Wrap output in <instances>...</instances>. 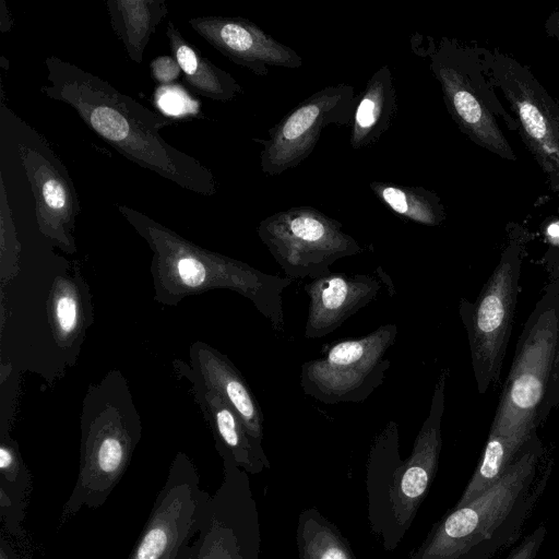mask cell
I'll return each mask as SVG.
<instances>
[{
	"label": "cell",
	"mask_w": 559,
	"mask_h": 559,
	"mask_svg": "<svg viewBox=\"0 0 559 559\" xmlns=\"http://www.w3.org/2000/svg\"><path fill=\"white\" fill-rule=\"evenodd\" d=\"M45 66L49 84L41 86L43 94L74 109L123 157L191 192L206 197L217 192L213 173L160 135L170 123L167 118L69 61L50 56Z\"/></svg>",
	"instance_id": "obj_1"
},
{
	"label": "cell",
	"mask_w": 559,
	"mask_h": 559,
	"mask_svg": "<svg viewBox=\"0 0 559 559\" xmlns=\"http://www.w3.org/2000/svg\"><path fill=\"white\" fill-rule=\"evenodd\" d=\"M537 433L502 476L473 501L453 508L431 528L408 559H491L520 537L551 474L542 468Z\"/></svg>",
	"instance_id": "obj_2"
},
{
	"label": "cell",
	"mask_w": 559,
	"mask_h": 559,
	"mask_svg": "<svg viewBox=\"0 0 559 559\" xmlns=\"http://www.w3.org/2000/svg\"><path fill=\"white\" fill-rule=\"evenodd\" d=\"M447 378L448 371L438 378L428 416L406 460L400 456L399 426L393 420L376 435L370 447L366 464L368 520L386 551H393L407 533L436 476Z\"/></svg>",
	"instance_id": "obj_3"
},
{
	"label": "cell",
	"mask_w": 559,
	"mask_h": 559,
	"mask_svg": "<svg viewBox=\"0 0 559 559\" xmlns=\"http://www.w3.org/2000/svg\"><path fill=\"white\" fill-rule=\"evenodd\" d=\"M559 348V293L545 292L524 323L489 433L526 442L545 420Z\"/></svg>",
	"instance_id": "obj_4"
},
{
	"label": "cell",
	"mask_w": 559,
	"mask_h": 559,
	"mask_svg": "<svg viewBox=\"0 0 559 559\" xmlns=\"http://www.w3.org/2000/svg\"><path fill=\"white\" fill-rule=\"evenodd\" d=\"M426 55L440 84L445 107L459 129L478 146L504 159L515 160L496 116L515 129L516 122L507 115L486 84L479 52L443 37Z\"/></svg>",
	"instance_id": "obj_5"
},
{
	"label": "cell",
	"mask_w": 559,
	"mask_h": 559,
	"mask_svg": "<svg viewBox=\"0 0 559 559\" xmlns=\"http://www.w3.org/2000/svg\"><path fill=\"white\" fill-rule=\"evenodd\" d=\"M523 257V241L511 239L477 299L460 302L459 313L467 333L472 368L480 394L492 389L500 378L515 313Z\"/></svg>",
	"instance_id": "obj_6"
},
{
	"label": "cell",
	"mask_w": 559,
	"mask_h": 559,
	"mask_svg": "<svg viewBox=\"0 0 559 559\" xmlns=\"http://www.w3.org/2000/svg\"><path fill=\"white\" fill-rule=\"evenodd\" d=\"M397 331L388 323L362 337L325 344L320 357L301 365L304 393L326 405L366 401L384 381Z\"/></svg>",
	"instance_id": "obj_7"
},
{
	"label": "cell",
	"mask_w": 559,
	"mask_h": 559,
	"mask_svg": "<svg viewBox=\"0 0 559 559\" xmlns=\"http://www.w3.org/2000/svg\"><path fill=\"white\" fill-rule=\"evenodd\" d=\"M261 241L290 278L311 280L330 274L338 259L364 251L342 224L312 206H294L262 219Z\"/></svg>",
	"instance_id": "obj_8"
},
{
	"label": "cell",
	"mask_w": 559,
	"mask_h": 559,
	"mask_svg": "<svg viewBox=\"0 0 559 559\" xmlns=\"http://www.w3.org/2000/svg\"><path fill=\"white\" fill-rule=\"evenodd\" d=\"M209 497L192 463L178 456L128 559H191Z\"/></svg>",
	"instance_id": "obj_9"
},
{
	"label": "cell",
	"mask_w": 559,
	"mask_h": 559,
	"mask_svg": "<svg viewBox=\"0 0 559 559\" xmlns=\"http://www.w3.org/2000/svg\"><path fill=\"white\" fill-rule=\"evenodd\" d=\"M484 70L503 93L515 115L518 130L559 192V107L528 69L511 57L481 49Z\"/></svg>",
	"instance_id": "obj_10"
},
{
	"label": "cell",
	"mask_w": 559,
	"mask_h": 559,
	"mask_svg": "<svg viewBox=\"0 0 559 559\" xmlns=\"http://www.w3.org/2000/svg\"><path fill=\"white\" fill-rule=\"evenodd\" d=\"M224 476L210 495L191 559H260V524L248 473L223 460Z\"/></svg>",
	"instance_id": "obj_11"
},
{
	"label": "cell",
	"mask_w": 559,
	"mask_h": 559,
	"mask_svg": "<svg viewBox=\"0 0 559 559\" xmlns=\"http://www.w3.org/2000/svg\"><path fill=\"white\" fill-rule=\"evenodd\" d=\"M357 104L354 87L345 83L325 86L307 97L269 130L262 144L260 166L266 176L297 167L314 150L329 124H352Z\"/></svg>",
	"instance_id": "obj_12"
},
{
	"label": "cell",
	"mask_w": 559,
	"mask_h": 559,
	"mask_svg": "<svg viewBox=\"0 0 559 559\" xmlns=\"http://www.w3.org/2000/svg\"><path fill=\"white\" fill-rule=\"evenodd\" d=\"M19 143L17 152L34 200L37 224L52 239L71 246L80 202L71 177L50 146L33 130Z\"/></svg>",
	"instance_id": "obj_13"
},
{
	"label": "cell",
	"mask_w": 559,
	"mask_h": 559,
	"mask_svg": "<svg viewBox=\"0 0 559 559\" xmlns=\"http://www.w3.org/2000/svg\"><path fill=\"white\" fill-rule=\"evenodd\" d=\"M189 26L231 62L266 76L270 67L297 69L302 58L253 22L240 16L192 17Z\"/></svg>",
	"instance_id": "obj_14"
},
{
	"label": "cell",
	"mask_w": 559,
	"mask_h": 559,
	"mask_svg": "<svg viewBox=\"0 0 559 559\" xmlns=\"http://www.w3.org/2000/svg\"><path fill=\"white\" fill-rule=\"evenodd\" d=\"M309 298L306 338H321L372 301L381 290L373 274L331 272L304 287Z\"/></svg>",
	"instance_id": "obj_15"
},
{
	"label": "cell",
	"mask_w": 559,
	"mask_h": 559,
	"mask_svg": "<svg viewBox=\"0 0 559 559\" xmlns=\"http://www.w3.org/2000/svg\"><path fill=\"white\" fill-rule=\"evenodd\" d=\"M396 106L392 72L389 66H382L357 96L349 135L352 148H366L378 142L391 127Z\"/></svg>",
	"instance_id": "obj_16"
},
{
	"label": "cell",
	"mask_w": 559,
	"mask_h": 559,
	"mask_svg": "<svg viewBox=\"0 0 559 559\" xmlns=\"http://www.w3.org/2000/svg\"><path fill=\"white\" fill-rule=\"evenodd\" d=\"M166 36L183 81L194 94L217 102H229L243 93L234 76L202 56L171 21L167 23Z\"/></svg>",
	"instance_id": "obj_17"
},
{
	"label": "cell",
	"mask_w": 559,
	"mask_h": 559,
	"mask_svg": "<svg viewBox=\"0 0 559 559\" xmlns=\"http://www.w3.org/2000/svg\"><path fill=\"white\" fill-rule=\"evenodd\" d=\"M111 27L130 60L143 61L151 36L167 15L165 0H108L105 2Z\"/></svg>",
	"instance_id": "obj_18"
},
{
	"label": "cell",
	"mask_w": 559,
	"mask_h": 559,
	"mask_svg": "<svg viewBox=\"0 0 559 559\" xmlns=\"http://www.w3.org/2000/svg\"><path fill=\"white\" fill-rule=\"evenodd\" d=\"M209 402L223 460H230L249 474L270 468L263 448L249 436L241 419L226 401L214 392L210 394Z\"/></svg>",
	"instance_id": "obj_19"
},
{
	"label": "cell",
	"mask_w": 559,
	"mask_h": 559,
	"mask_svg": "<svg viewBox=\"0 0 559 559\" xmlns=\"http://www.w3.org/2000/svg\"><path fill=\"white\" fill-rule=\"evenodd\" d=\"M207 369L215 392L236 412L254 442L262 447L263 414L245 379L222 357H213Z\"/></svg>",
	"instance_id": "obj_20"
},
{
	"label": "cell",
	"mask_w": 559,
	"mask_h": 559,
	"mask_svg": "<svg viewBox=\"0 0 559 559\" xmlns=\"http://www.w3.org/2000/svg\"><path fill=\"white\" fill-rule=\"evenodd\" d=\"M14 450L5 442L0 447V516L2 530L23 539L22 522L31 490V478Z\"/></svg>",
	"instance_id": "obj_21"
},
{
	"label": "cell",
	"mask_w": 559,
	"mask_h": 559,
	"mask_svg": "<svg viewBox=\"0 0 559 559\" xmlns=\"http://www.w3.org/2000/svg\"><path fill=\"white\" fill-rule=\"evenodd\" d=\"M369 187L382 204L411 222L433 227L445 218L440 198L424 187L382 181H371Z\"/></svg>",
	"instance_id": "obj_22"
},
{
	"label": "cell",
	"mask_w": 559,
	"mask_h": 559,
	"mask_svg": "<svg viewBox=\"0 0 559 559\" xmlns=\"http://www.w3.org/2000/svg\"><path fill=\"white\" fill-rule=\"evenodd\" d=\"M296 542L299 559H356L336 525L316 508L305 509L299 514Z\"/></svg>",
	"instance_id": "obj_23"
},
{
	"label": "cell",
	"mask_w": 559,
	"mask_h": 559,
	"mask_svg": "<svg viewBox=\"0 0 559 559\" xmlns=\"http://www.w3.org/2000/svg\"><path fill=\"white\" fill-rule=\"evenodd\" d=\"M158 87L160 88L156 90L155 99L166 112L177 116L191 114L188 109L182 107V103L189 104L191 103V99L188 97L185 91L179 88L178 85Z\"/></svg>",
	"instance_id": "obj_24"
},
{
	"label": "cell",
	"mask_w": 559,
	"mask_h": 559,
	"mask_svg": "<svg viewBox=\"0 0 559 559\" xmlns=\"http://www.w3.org/2000/svg\"><path fill=\"white\" fill-rule=\"evenodd\" d=\"M151 74L158 86L173 85L181 73V69L173 56H158L150 63Z\"/></svg>",
	"instance_id": "obj_25"
},
{
	"label": "cell",
	"mask_w": 559,
	"mask_h": 559,
	"mask_svg": "<svg viewBox=\"0 0 559 559\" xmlns=\"http://www.w3.org/2000/svg\"><path fill=\"white\" fill-rule=\"evenodd\" d=\"M547 528L540 523L507 556L506 559H535L546 538Z\"/></svg>",
	"instance_id": "obj_26"
},
{
	"label": "cell",
	"mask_w": 559,
	"mask_h": 559,
	"mask_svg": "<svg viewBox=\"0 0 559 559\" xmlns=\"http://www.w3.org/2000/svg\"><path fill=\"white\" fill-rule=\"evenodd\" d=\"M56 318L60 330L68 334L74 330L78 323V305L70 295H62L56 304Z\"/></svg>",
	"instance_id": "obj_27"
},
{
	"label": "cell",
	"mask_w": 559,
	"mask_h": 559,
	"mask_svg": "<svg viewBox=\"0 0 559 559\" xmlns=\"http://www.w3.org/2000/svg\"><path fill=\"white\" fill-rule=\"evenodd\" d=\"M548 278L544 292L559 293V258L550 263Z\"/></svg>",
	"instance_id": "obj_28"
},
{
	"label": "cell",
	"mask_w": 559,
	"mask_h": 559,
	"mask_svg": "<svg viewBox=\"0 0 559 559\" xmlns=\"http://www.w3.org/2000/svg\"><path fill=\"white\" fill-rule=\"evenodd\" d=\"M13 19L10 15L9 10L5 7L4 0H1V13H0V29L5 33L11 29Z\"/></svg>",
	"instance_id": "obj_29"
},
{
	"label": "cell",
	"mask_w": 559,
	"mask_h": 559,
	"mask_svg": "<svg viewBox=\"0 0 559 559\" xmlns=\"http://www.w3.org/2000/svg\"><path fill=\"white\" fill-rule=\"evenodd\" d=\"M557 31H558V38H559V13H558V16H557Z\"/></svg>",
	"instance_id": "obj_30"
}]
</instances>
